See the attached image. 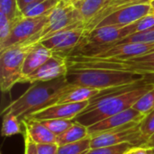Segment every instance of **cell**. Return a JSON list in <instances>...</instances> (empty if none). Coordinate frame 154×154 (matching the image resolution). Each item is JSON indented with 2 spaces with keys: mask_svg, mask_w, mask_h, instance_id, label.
I'll use <instances>...</instances> for the list:
<instances>
[{
  "mask_svg": "<svg viewBox=\"0 0 154 154\" xmlns=\"http://www.w3.org/2000/svg\"><path fill=\"white\" fill-rule=\"evenodd\" d=\"M153 87L154 83L144 81L131 86L103 90L99 95L89 100V105L74 118V121L87 127L95 125L132 108Z\"/></svg>",
  "mask_w": 154,
  "mask_h": 154,
  "instance_id": "6da1fadb",
  "label": "cell"
},
{
  "mask_svg": "<svg viewBox=\"0 0 154 154\" xmlns=\"http://www.w3.org/2000/svg\"><path fill=\"white\" fill-rule=\"evenodd\" d=\"M73 87L75 86L68 82L66 76L50 81L35 82L22 96L6 106L2 115L12 114L22 121L37 111L57 104L58 100Z\"/></svg>",
  "mask_w": 154,
  "mask_h": 154,
  "instance_id": "7a4b0ae2",
  "label": "cell"
},
{
  "mask_svg": "<svg viewBox=\"0 0 154 154\" xmlns=\"http://www.w3.org/2000/svg\"><path fill=\"white\" fill-rule=\"evenodd\" d=\"M69 84L100 90L126 87L147 81L142 75L101 69H69L66 75Z\"/></svg>",
  "mask_w": 154,
  "mask_h": 154,
  "instance_id": "3957f363",
  "label": "cell"
},
{
  "mask_svg": "<svg viewBox=\"0 0 154 154\" xmlns=\"http://www.w3.org/2000/svg\"><path fill=\"white\" fill-rule=\"evenodd\" d=\"M35 44L23 42L0 51V88L8 92L23 79V68L27 53Z\"/></svg>",
  "mask_w": 154,
  "mask_h": 154,
  "instance_id": "277c9868",
  "label": "cell"
},
{
  "mask_svg": "<svg viewBox=\"0 0 154 154\" xmlns=\"http://www.w3.org/2000/svg\"><path fill=\"white\" fill-rule=\"evenodd\" d=\"M77 27H85L79 10L73 4L61 0L49 14L48 21L44 27L28 43L38 44L60 31Z\"/></svg>",
  "mask_w": 154,
  "mask_h": 154,
  "instance_id": "5b68a950",
  "label": "cell"
},
{
  "mask_svg": "<svg viewBox=\"0 0 154 154\" xmlns=\"http://www.w3.org/2000/svg\"><path fill=\"white\" fill-rule=\"evenodd\" d=\"M142 121L132 122L110 131L91 136V148L114 146L130 143L136 147H145L148 140L142 134L140 124Z\"/></svg>",
  "mask_w": 154,
  "mask_h": 154,
  "instance_id": "8992f818",
  "label": "cell"
},
{
  "mask_svg": "<svg viewBox=\"0 0 154 154\" xmlns=\"http://www.w3.org/2000/svg\"><path fill=\"white\" fill-rule=\"evenodd\" d=\"M49 14L39 17H23L14 26L6 41L0 44V51L23 42H30L46 24Z\"/></svg>",
  "mask_w": 154,
  "mask_h": 154,
  "instance_id": "52a82bcc",
  "label": "cell"
},
{
  "mask_svg": "<svg viewBox=\"0 0 154 154\" xmlns=\"http://www.w3.org/2000/svg\"><path fill=\"white\" fill-rule=\"evenodd\" d=\"M69 70L65 54L53 52V55L38 69L25 77L22 83L33 84L39 81H50L66 76Z\"/></svg>",
  "mask_w": 154,
  "mask_h": 154,
  "instance_id": "ba28073f",
  "label": "cell"
},
{
  "mask_svg": "<svg viewBox=\"0 0 154 154\" xmlns=\"http://www.w3.org/2000/svg\"><path fill=\"white\" fill-rule=\"evenodd\" d=\"M85 34V27L63 30L42 41L41 43L53 52L68 54L79 46Z\"/></svg>",
  "mask_w": 154,
  "mask_h": 154,
  "instance_id": "9c48e42d",
  "label": "cell"
},
{
  "mask_svg": "<svg viewBox=\"0 0 154 154\" xmlns=\"http://www.w3.org/2000/svg\"><path fill=\"white\" fill-rule=\"evenodd\" d=\"M151 13H152V8L150 5V1L134 4L116 11L100 22L97 27L106 25H119L125 27L135 23Z\"/></svg>",
  "mask_w": 154,
  "mask_h": 154,
  "instance_id": "30bf717a",
  "label": "cell"
},
{
  "mask_svg": "<svg viewBox=\"0 0 154 154\" xmlns=\"http://www.w3.org/2000/svg\"><path fill=\"white\" fill-rule=\"evenodd\" d=\"M89 105V101L80 103L55 104L37 111L25 118H32L38 121L50 119H74Z\"/></svg>",
  "mask_w": 154,
  "mask_h": 154,
  "instance_id": "8fae6325",
  "label": "cell"
},
{
  "mask_svg": "<svg viewBox=\"0 0 154 154\" xmlns=\"http://www.w3.org/2000/svg\"><path fill=\"white\" fill-rule=\"evenodd\" d=\"M143 117L144 116L143 114L132 107L88 126V134L90 136H94L96 134L110 131L132 122L142 121Z\"/></svg>",
  "mask_w": 154,
  "mask_h": 154,
  "instance_id": "7c38bea8",
  "label": "cell"
},
{
  "mask_svg": "<svg viewBox=\"0 0 154 154\" xmlns=\"http://www.w3.org/2000/svg\"><path fill=\"white\" fill-rule=\"evenodd\" d=\"M154 50V44L124 43L114 45L97 54L87 56L97 59H124L142 55ZM84 56V55H83Z\"/></svg>",
  "mask_w": 154,
  "mask_h": 154,
  "instance_id": "4fadbf2b",
  "label": "cell"
},
{
  "mask_svg": "<svg viewBox=\"0 0 154 154\" xmlns=\"http://www.w3.org/2000/svg\"><path fill=\"white\" fill-rule=\"evenodd\" d=\"M53 51L45 47L42 43L35 44L32 47L26 55L23 68V79L38 69L43 65L51 56ZM22 79V81H23ZM21 81V83H22Z\"/></svg>",
  "mask_w": 154,
  "mask_h": 154,
  "instance_id": "5bb4252c",
  "label": "cell"
},
{
  "mask_svg": "<svg viewBox=\"0 0 154 154\" xmlns=\"http://www.w3.org/2000/svg\"><path fill=\"white\" fill-rule=\"evenodd\" d=\"M25 132L29 134L36 144L57 143V135L51 132L41 121L32 118H24L22 121Z\"/></svg>",
  "mask_w": 154,
  "mask_h": 154,
  "instance_id": "9a60e30c",
  "label": "cell"
},
{
  "mask_svg": "<svg viewBox=\"0 0 154 154\" xmlns=\"http://www.w3.org/2000/svg\"><path fill=\"white\" fill-rule=\"evenodd\" d=\"M103 90L91 88L87 87H73L71 89L67 91L57 102V104H67V103H80L89 101Z\"/></svg>",
  "mask_w": 154,
  "mask_h": 154,
  "instance_id": "2e32d148",
  "label": "cell"
},
{
  "mask_svg": "<svg viewBox=\"0 0 154 154\" xmlns=\"http://www.w3.org/2000/svg\"><path fill=\"white\" fill-rule=\"evenodd\" d=\"M88 136H89L88 128L84 125L75 121L68 130L57 136V143L59 146H61L80 141Z\"/></svg>",
  "mask_w": 154,
  "mask_h": 154,
  "instance_id": "e0dca14e",
  "label": "cell"
},
{
  "mask_svg": "<svg viewBox=\"0 0 154 154\" xmlns=\"http://www.w3.org/2000/svg\"><path fill=\"white\" fill-rule=\"evenodd\" d=\"M108 0H79L73 5L79 10L84 23L89 22Z\"/></svg>",
  "mask_w": 154,
  "mask_h": 154,
  "instance_id": "ac0fdd59",
  "label": "cell"
},
{
  "mask_svg": "<svg viewBox=\"0 0 154 154\" xmlns=\"http://www.w3.org/2000/svg\"><path fill=\"white\" fill-rule=\"evenodd\" d=\"M61 0H43L22 11L23 17H39L49 14Z\"/></svg>",
  "mask_w": 154,
  "mask_h": 154,
  "instance_id": "d6986e66",
  "label": "cell"
},
{
  "mask_svg": "<svg viewBox=\"0 0 154 154\" xmlns=\"http://www.w3.org/2000/svg\"><path fill=\"white\" fill-rule=\"evenodd\" d=\"M91 136L80 141L59 146V154H87L91 150Z\"/></svg>",
  "mask_w": 154,
  "mask_h": 154,
  "instance_id": "ffe728a7",
  "label": "cell"
},
{
  "mask_svg": "<svg viewBox=\"0 0 154 154\" xmlns=\"http://www.w3.org/2000/svg\"><path fill=\"white\" fill-rule=\"evenodd\" d=\"M3 116V124H2V136L10 137L22 134L21 125L22 122L20 119L12 114H5Z\"/></svg>",
  "mask_w": 154,
  "mask_h": 154,
  "instance_id": "44dd1931",
  "label": "cell"
},
{
  "mask_svg": "<svg viewBox=\"0 0 154 154\" xmlns=\"http://www.w3.org/2000/svg\"><path fill=\"white\" fill-rule=\"evenodd\" d=\"M154 26V12L143 16V18L139 19L134 23H131L127 26L124 27V34L125 38L128 37L132 34H134L136 32H140L143 31H145L147 29H150Z\"/></svg>",
  "mask_w": 154,
  "mask_h": 154,
  "instance_id": "7402d4cb",
  "label": "cell"
},
{
  "mask_svg": "<svg viewBox=\"0 0 154 154\" xmlns=\"http://www.w3.org/2000/svg\"><path fill=\"white\" fill-rule=\"evenodd\" d=\"M124 43H146V44H154V26L147 29L145 31L136 32L128 37H125L114 45L124 44ZM112 45V46H114ZM111 46V47H112ZM110 48V47H109Z\"/></svg>",
  "mask_w": 154,
  "mask_h": 154,
  "instance_id": "603a6c76",
  "label": "cell"
},
{
  "mask_svg": "<svg viewBox=\"0 0 154 154\" xmlns=\"http://www.w3.org/2000/svg\"><path fill=\"white\" fill-rule=\"evenodd\" d=\"M0 12L4 13L11 21L18 22L23 18L17 0H0Z\"/></svg>",
  "mask_w": 154,
  "mask_h": 154,
  "instance_id": "cb8c5ba5",
  "label": "cell"
},
{
  "mask_svg": "<svg viewBox=\"0 0 154 154\" xmlns=\"http://www.w3.org/2000/svg\"><path fill=\"white\" fill-rule=\"evenodd\" d=\"M74 122V119H50L42 121V123L57 136L68 130Z\"/></svg>",
  "mask_w": 154,
  "mask_h": 154,
  "instance_id": "d4e9b609",
  "label": "cell"
},
{
  "mask_svg": "<svg viewBox=\"0 0 154 154\" xmlns=\"http://www.w3.org/2000/svg\"><path fill=\"white\" fill-rule=\"evenodd\" d=\"M143 116L149 114L154 109V87L144 94L133 106Z\"/></svg>",
  "mask_w": 154,
  "mask_h": 154,
  "instance_id": "484cf974",
  "label": "cell"
},
{
  "mask_svg": "<svg viewBox=\"0 0 154 154\" xmlns=\"http://www.w3.org/2000/svg\"><path fill=\"white\" fill-rule=\"evenodd\" d=\"M134 147L136 146H134L130 143H122L114 146L94 148L91 149L87 154H125Z\"/></svg>",
  "mask_w": 154,
  "mask_h": 154,
  "instance_id": "4316f807",
  "label": "cell"
},
{
  "mask_svg": "<svg viewBox=\"0 0 154 154\" xmlns=\"http://www.w3.org/2000/svg\"><path fill=\"white\" fill-rule=\"evenodd\" d=\"M16 23L17 22L11 21L4 13L0 12V44L6 41Z\"/></svg>",
  "mask_w": 154,
  "mask_h": 154,
  "instance_id": "83f0119b",
  "label": "cell"
},
{
  "mask_svg": "<svg viewBox=\"0 0 154 154\" xmlns=\"http://www.w3.org/2000/svg\"><path fill=\"white\" fill-rule=\"evenodd\" d=\"M140 129L144 137L149 140L154 134V109L145 115L140 124Z\"/></svg>",
  "mask_w": 154,
  "mask_h": 154,
  "instance_id": "f1b7e54d",
  "label": "cell"
},
{
  "mask_svg": "<svg viewBox=\"0 0 154 154\" xmlns=\"http://www.w3.org/2000/svg\"><path fill=\"white\" fill-rule=\"evenodd\" d=\"M38 154H59L58 143L37 144Z\"/></svg>",
  "mask_w": 154,
  "mask_h": 154,
  "instance_id": "f546056e",
  "label": "cell"
},
{
  "mask_svg": "<svg viewBox=\"0 0 154 154\" xmlns=\"http://www.w3.org/2000/svg\"><path fill=\"white\" fill-rule=\"evenodd\" d=\"M24 154H38L37 144L32 141L27 132L24 131Z\"/></svg>",
  "mask_w": 154,
  "mask_h": 154,
  "instance_id": "4dcf8cb0",
  "label": "cell"
},
{
  "mask_svg": "<svg viewBox=\"0 0 154 154\" xmlns=\"http://www.w3.org/2000/svg\"><path fill=\"white\" fill-rule=\"evenodd\" d=\"M42 1H43V0H17V3H18L21 12H22L25 8H27L31 5H33L37 3H40Z\"/></svg>",
  "mask_w": 154,
  "mask_h": 154,
  "instance_id": "1f68e13d",
  "label": "cell"
},
{
  "mask_svg": "<svg viewBox=\"0 0 154 154\" xmlns=\"http://www.w3.org/2000/svg\"><path fill=\"white\" fill-rule=\"evenodd\" d=\"M134 154H148L147 148H145V147H137L134 150Z\"/></svg>",
  "mask_w": 154,
  "mask_h": 154,
  "instance_id": "d6a6232c",
  "label": "cell"
},
{
  "mask_svg": "<svg viewBox=\"0 0 154 154\" xmlns=\"http://www.w3.org/2000/svg\"><path fill=\"white\" fill-rule=\"evenodd\" d=\"M145 148H154V134L148 140Z\"/></svg>",
  "mask_w": 154,
  "mask_h": 154,
  "instance_id": "836d02e7",
  "label": "cell"
},
{
  "mask_svg": "<svg viewBox=\"0 0 154 154\" xmlns=\"http://www.w3.org/2000/svg\"><path fill=\"white\" fill-rule=\"evenodd\" d=\"M150 5L152 8V12H154V0H150Z\"/></svg>",
  "mask_w": 154,
  "mask_h": 154,
  "instance_id": "e575fe53",
  "label": "cell"
},
{
  "mask_svg": "<svg viewBox=\"0 0 154 154\" xmlns=\"http://www.w3.org/2000/svg\"><path fill=\"white\" fill-rule=\"evenodd\" d=\"M135 148H137V147H134V149H132L131 151H129L128 152H126L125 154H134V150H135Z\"/></svg>",
  "mask_w": 154,
  "mask_h": 154,
  "instance_id": "d590c367",
  "label": "cell"
},
{
  "mask_svg": "<svg viewBox=\"0 0 154 154\" xmlns=\"http://www.w3.org/2000/svg\"><path fill=\"white\" fill-rule=\"evenodd\" d=\"M147 151H148V154H154L153 150L151 148H147Z\"/></svg>",
  "mask_w": 154,
  "mask_h": 154,
  "instance_id": "8d00e7d4",
  "label": "cell"
},
{
  "mask_svg": "<svg viewBox=\"0 0 154 154\" xmlns=\"http://www.w3.org/2000/svg\"><path fill=\"white\" fill-rule=\"evenodd\" d=\"M78 1H79V0H72V1L70 2V4H74V3H76V2H78Z\"/></svg>",
  "mask_w": 154,
  "mask_h": 154,
  "instance_id": "74e56055",
  "label": "cell"
},
{
  "mask_svg": "<svg viewBox=\"0 0 154 154\" xmlns=\"http://www.w3.org/2000/svg\"><path fill=\"white\" fill-rule=\"evenodd\" d=\"M62 1H64V2H67V3H70L72 0H62Z\"/></svg>",
  "mask_w": 154,
  "mask_h": 154,
  "instance_id": "f35d334b",
  "label": "cell"
},
{
  "mask_svg": "<svg viewBox=\"0 0 154 154\" xmlns=\"http://www.w3.org/2000/svg\"><path fill=\"white\" fill-rule=\"evenodd\" d=\"M151 149H152V150H153V152H154V148H151Z\"/></svg>",
  "mask_w": 154,
  "mask_h": 154,
  "instance_id": "ab89813d",
  "label": "cell"
}]
</instances>
